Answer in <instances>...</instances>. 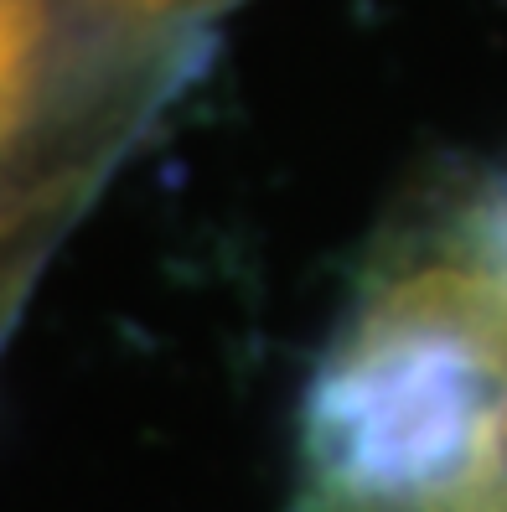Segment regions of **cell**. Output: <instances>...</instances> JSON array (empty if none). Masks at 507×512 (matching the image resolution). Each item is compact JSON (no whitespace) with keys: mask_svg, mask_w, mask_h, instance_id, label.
I'll return each mask as SVG.
<instances>
[{"mask_svg":"<svg viewBox=\"0 0 507 512\" xmlns=\"http://www.w3.org/2000/svg\"><path fill=\"white\" fill-rule=\"evenodd\" d=\"M52 68V0H0V156L32 125Z\"/></svg>","mask_w":507,"mask_h":512,"instance_id":"cell-2","label":"cell"},{"mask_svg":"<svg viewBox=\"0 0 507 512\" xmlns=\"http://www.w3.org/2000/svg\"><path fill=\"white\" fill-rule=\"evenodd\" d=\"M311 461L337 512H507V244L482 202L321 378Z\"/></svg>","mask_w":507,"mask_h":512,"instance_id":"cell-1","label":"cell"},{"mask_svg":"<svg viewBox=\"0 0 507 512\" xmlns=\"http://www.w3.org/2000/svg\"><path fill=\"white\" fill-rule=\"evenodd\" d=\"M88 6L130 16V21H156V16H187L192 6H213V0H88Z\"/></svg>","mask_w":507,"mask_h":512,"instance_id":"cell-3","label":"cell"}]
</instances>
